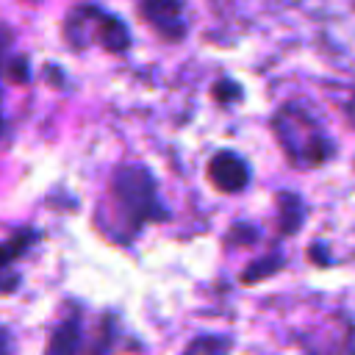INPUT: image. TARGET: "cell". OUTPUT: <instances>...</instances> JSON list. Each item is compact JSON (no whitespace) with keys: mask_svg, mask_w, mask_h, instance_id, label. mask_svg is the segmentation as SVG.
<instances>
[{"mask_svg":"<svg viewBox=\"0 0 355 355\" xmlns=\"http://www.w3.org/2000/svg\"><path fill=\"white\" fill-rule=\"evenodd\" d=\"M208 175H211V180H214L222 191H239V189H244L247 180H250L247 164H244L236 153H227V150H225V153H216V155L211 158Z\"/></svg>","mask_w":355,"mask_h":355,"instance_id":"2","label":"cell"},{"mask_svg":"<svg viewBox=\"0 0 355 355\" xmlns=\"http://www.w3.org/2000/svg\"><path fill=\"white\" fill-rule=\"evenodd\" d=\"M347 116H349V122L355 125V94L347 100Z\"/></svg>","mask_w":355,"mask_h":355,"instance_id":"4","label":"cell"},{"mask_svg":"<svg viewBox=\"0 0 355 355\" xmlns=\"http://www.w3.org/2000/svg\"><path fill=\"white\" fill-rule=\"evenodd\" d=\"M3 50H6V33H0V58H3Z\"/></svg>","mask_w":355,"mask_h":355,"instance_id":"5","label":"cell"},{"mask_svg":"<svg viewBox=\"0 0 355 355\" xmlns=\"http://www.w3.org/2000/svg\"><path fill=\"white\" fill-rule=\"evenodd\" d=\"M144 17L169 39H180L183 36V11H180V0H141Z\"/></svg>","mask_w":355,"mask_h":355,"instance_id":"3","label":"cell"},{"mask_svg":"<svg viewBox=\"0 0 355 355\" xmlns=\"http://www.w3.org/2000/svg\"><path fill=\"white\" fill-rule=\"evenodd\" d=\"M286 158L297 166H319L333 155V141L302 105H283L272 122Z\"/></svg>","mask_w":355,"mask_h":355,"instance_id":"1","label":"cell"}]
</instances>
